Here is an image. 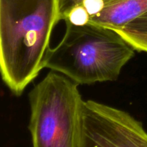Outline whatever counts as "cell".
Here are the masks:
<instances>
[{
  "label": "cell",
  "instance_id": "obj_1",
  "mask_svg": "<svg viewBox=\"0 0 147 147\" xmlns=\"http://www.w3.org/2000/svg\"><path fill=\"white\" fill-rule=\"evenodd\" d=\"M59 22V0H0V70L15 96L45 68Z\"/></svg>",
  "mask_w": 147,
  "mask_h": 147
},
{
  "label": "cell",
  "instance_id": "obj_2",
  "mask_svg": "<svg viewBox=\"0 0 147 147\" xmlns=\"http://www.w3.org/2000/svg\"><path fill=\"white\" fill-rule=\"evenodd\" d=\"M63 39L50 48L45 68L78 85L114 81L135 55V49L116 30L88 23L65 22Z\"/></svg>",
  "mask_w": 147,
  "mask_h": 147
},
{
  "label": "cell",
  "instance_id": "obj_3",
  "mask_svg": "<svg viewBox=\"0 0 147 147\" xmlns=\"http://www.w3.org/2000/svg\"><path fill=\"white\" fill-rule=\"evenodd\" d=\"M32 147H78L84 100L78 84L50 71L29 93Z\"/></svg>",
  "mask_w": 147,
  "mask_h": 147
},
{
  "label": "cell",
  "instance_id": "obj_4",
  "mask_svg": "<svg viewBox=\"0 0 147 147\" xmlns=\"http://www.w3.org/2000/svg\"><path fill=\"white\" fill-rule=\"evenodd\" d=\"M78 147H147V132L128 112L84 100Z\"/></svg>",
  "mask_w": 147,
  "mask_h": 147
},
{
  "label": "cell",
  "instance_id": "obj_5",
  "mask_svg": "<svg viewBox=\"0 0 147 147\" xmlns=\"http://www.w3.org/2000/svg\"><path fill=\"white\" fill-rule=\"evenodd\" d=\"M103 8L88 23L112 30L123 29L147 12V0H102Z\"/></svg>",
  "mask_w": 147,
  "mask_h": 147
},
{
  "label": "cell",
  "instance_id": "obj_6",
  "mask_svg": "<svg viewBox=\"0 0 147 147\" xmlns=\"http://www.w3.org/2000/svg\"><path fill=\"white\" fill-rule=\"evenodd\" d=\"M127 41L135 50L147 53V34L131 31L126 29L114 30Z\"/></svg>",
  "mask_w": 147,
  "mask_h": 147
},
{
  "label": "cell",
  "instance_id": "obj_7",
  "mask_svg": "<svg viewBox=\"0 0 147 147\" xmlns=\"http://www.w3.org/2000/svg\"><path fill=\"white\" fill-rule=\"evenodd\" d=\"M90 19V16L87 9L83 4H79L69 11L64 21H67L76 25H84L89 22Z\"/></svg>",
  "mask_w": 147,
  "mask_h": 147
},
{
  "label": "cell",
  "instance_id": "obj_8",
  "mask_svg": "<svg viewBox=\"0 0 147 147\" xmlns=\"http://www.w3.org/2000/svg\"><path fill=\"white\" fill-rule=\"evenodd\" d=\"M123 29L147 34V12L131 22Z\"/></svg>",
  "mask_w": 147,
  "mask_h": 147
},
{
  "label": "cell",
  "instance_id": "obj_9",
  "mask_svg": "<svg viewBox=\"0 0 147 147\" xmlns=\"http://www.w3.org/2000/svg\"><path fill=\"white\" fill-rule=\"evenodd\" d=\"M83 0H59V20H65L69 11L76 6L81 4Z\"/></svg>",
  "mask_w": 147,
  "mask_h": 147
}]
</instances>
